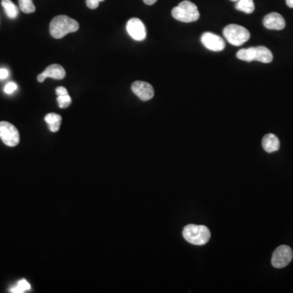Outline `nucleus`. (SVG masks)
<instances>
[{
	"mask_svg": "<svg viewBox=\"0 0 293 293\" xmlns=\"http://www.w3.org/2000/svg\"><path fill=\"white\" fill-rule=\"evenodd\" d=\"M79 29V24L68 15H60L53 18L50 23V33L56 39L64 38L69 33H74Z\"/></svg>",
	"mask_w": 293,
	"mask_h": 293,
	"instance_id": "1",
	"label": "nucleus"
},
{
	"mask_svg": "<svg viewBox=\"0 0 293 293\" xmlns=\"http://www.w3.org/2000/svg\"><path fill=\"white\" fill-rule=\"evenodd\" d=\"M183 236L186 241L194 245H206L210 240V231L203 225L189 224L183 228Z\"/></svg>",
	"mask_w": 293,
	"mask_h": 293,
	"instance_id": "2",
	"label": "nucleus"
},
{
	"mask_svg": "<svg viewBox=\"0 0 293 293\" xmlns=\"http://www.w3.org/2000/svg\"><path fill=\"white\" fill-rule=\"evenodd\" d=\"M173 17L182 22L189 23L196 21L200 18L197 6L188 0L181 2L172 10Z\"/></svg>",
	"mask_w": 293,
	"mask_h": 293,
	"instance_id": "3",
	"label": "nucleus"
},
{
	"mask_svg": "<svg viewBox=\"0 0 293 293\" xmlns=\"http://www.w3.org/2000/svg\"><path fill=\"white\" fill-rule=\"evenodd\" d=\"M223 35L229 43L236 46H241L250 38L249 31L238 24L227 25L223 29Z\"/></svg>",
	"mask_w": 293,
	"mask_h": 293,
	"instance_id": "4",
	"label": "nucleus"
},
{
	"mask_svg": "<svg viewBox=\"0 0 293 293\" xmlns=\"http://www.w3.org/2000/svg\"><path fill=\"white\" fill-rule=\"evenodd\" d=\"M0 139L5 145L15 147L20 143L19 131L12 124L0 121Z\"/></svg>",
	"mask_w": 293,
	"mask_h": 293,
	"instance_id": "5",
	"label": "nucleus"
},
{
	"mask_svg": "<svg viewBox=\"0 0 293 293\" xmlns=\"http://www.w3.org/2000/svg\"><path fill=\"white\" fill-rule=\"evenodd\" d=\"M293 258V252L288 245H281L274 252L271 264L276 268H284L291 263Z\"/></svg>",
	"mask_w": 293,
	"mask_h": 293,
	"instance_id": "6",
	"label": "nucleus"
},
{
	"mask_svg": "<svg viewBox=\"0 0 293 293\" xmlns=\"http://www.w3.org/2000/svg\"><path fill=\"white\" fill-rule=\"evenodd\" d=\"M126 29L130 37L136 41L145 39L147 32L145 25L139 18H132L129 20L126 24Z\"/></svg>",
	"mask_w": 293,
	"mask_h": 293,
	"instance_id": "7",
	"label": "nucleus"
},
{
	"mask_svg": "<svg viewBox=\"0 0 293 293\" xmlns=\"http://www.w3.org/2000/svg\"><path fill=\"white\" fill-rule=\"evenodd\" d=\"M202 44L210 51H221L225 48V41L220 36L210 32L204 33L201 36Z\"/></svg>",
	"mask_w": 293,
	"mask_h": 293,
	"instance_id": "8",
	"label": "nucleus"
},
{
	"mask_svg": "<svg viewBox=\"0 0 293 293\" xmlns=\"http://www.w3.org/2000/svg\"><path fill=\"white\" fill-rule=\"evenodd\" d=\"M131 90L143 101H148L154 96V89L151 84L143 81H136L131 86Z\"/></svg>",
	"mask_w": 293,
	"mask_h": 293,
	"instance_id": "9",
	"label": "nucleus"
},
{
	"mask_svg": "<svg viewBox=\"0 0 293 293\" xmlns=\"http://www.w3.org/2000/svg\"><path fill=\"white\" fill-rule=\"evenodd\" d=\"M66 75L64 68L60 65V64H51L50 66L43 71L42 73H40L38 76V81L39 82H44L47 77H51L54 79L61 80L64 78Z\"/></svg>",
	"mask_w": 293,
	"mask_h": 293,
	"instance_id": "10",
	"label": "nucleus"
},
{
	"mask_svg": "<svg viewBox=\"0 0 293 293\" xmlns=\"http://www.w3.org/2000/svg\"><path fill=\"white\" fill-rule=\"evenodd\" d=\"M263 24L268 29L281 30L285 29L286 23L285 18L277 12H272L265 16L263 19Z\"/></svg>",
	"mask_w": 293,
	"mask_h": 293,
	"instance_id": "11",
	"label": "nucleus"
},
{
	"mask_svg": "<svg viewBox=\"0 0 293 293\" xmlns=\"http://www.w3.org/2000/svg\"><path fill=\"white\" fill-rule=\"evenodd\" d=\"M263 147L264 150L269 153L278 151L280 148V139L274 134H267L263 139Z\"/></svg>",
	"mask_w": 293,
	"mask_h": 293,
	"instance_id": "12",
	"label": "nucleus"
},
{
	"mask_svg": "<svg viewBox=\"0 0 293 293\" xmlns=\"http://www.w3.org/2000/svg\"><path fill=\"white\" fill-rule=\"evenodd\" d=\"M256 61L262 62L265 64H269L273 60V55L269 49L266 46H260L255 47V58Z\"/></svg>",
	"mask_w": 293,
	"mask_h": 293,
	"instance_id": "13",
	"label": "nucleus"
},
{
	"mask_svg": "<svg viewBox=\"0 0 293 293\" xmlns=\"http://www.w3.org/2000/svg\"><path fill=\"white\" fill-rule=\"evenodd\" d=\"M45 121L48 124L49 129L51 132H57L58 130H60L62 117L60 115L56 113H48L45 117Z\"/></svg>",
	"mask_w": 293,
	"mask_h": 293,
	"instance_id": "14",
	"label": "nucleus"
},
{
	"mask_svg": "<svg viewBox=\"0 0 293 293\" xmlns=\"http://www.w3.org/2000/svg\"><path fill=\"white\" fill-rule=\"evenodd\" d=\"M1 4H2L5 12H6L9 18L15 19V18L17 17L19 10H18V7L14 4L13 2H11V0H2Z\"/></svg>",
	"mask_w": 293,
	"mask_h": 293,
	"instance_id": "15",
	"label": "nucleus"
},
{
	"mask_svg": "<svg viewBox=\"0 0 293 293\" xmlns=\"http://www.w3.org/2000/svg\"><path fill=\"white\" fill-rule=\"evenodd\" d=\"M236 8L246 14H251L255 10L254 0H238Z\"/></svg>",
	"mask_w": 293,
	"mask_h": 293,
	"instance_id": "16",
	"label": "nucleus"
},
{
	"mask_svg": "<svg viewBox=\"0 0 293 293\" xmlns=\"http://www.w3.org/2000/svg\"><path fill=\"white\" fill-rule=\"evenodd\" d=\"M236 57L238 58L239 60H244V61H254L255 47L241 49L236 54Z\"/></svg>",
	"mask_w": 293,
	"mask_h": 293,
	"instance_id": "17",
	"label": "nucleus"
},
{
	"mask_svg": "<svg viewBox=\"0 0 293 293\" xmlns=\"http://www.w3.org/2000/svg\"><path fill=\"white\" fill-rule=\"evenodd\" d=\"M19 7L24 13H33L36 10L35 5L33 4V0H19Z\"/></svg>",
	"mask_w": 293,
	"mask_h": 293,
	"instance_id": "18",
	"label": "nucleus"
},
{
	"mask_svg": "<svg viewBox=\"0 0 293 293\" xmlns=\"http://www.w3.org/2000/svg\"><path fill=\"white\" fill-rule=\"evenodd\" d=\"M31 289L30 285L29 282L25 280H21L17 283L16 286L14 287L11 289V293H23L29 291Z\"/></svg>",
	"mask_w": 293,
	"mask_h": 293,
	"instance_id": "19",
	"label": "nucleus"
},
{
	"mask_svg": "<svg viewBox=\"0 0 293 293\" xmlns=\"http://www.w3.org/2000/svg\"><path fill=\"white\" fill-rule=\"evenodd\" d=\"M57 102L60 108H66L72 103V99L68 95H58Z\"/></svg>",
	"mask_w": 293,
	"mask_h": 293,
	"instance_id": "20",
	"label": "nucleus"
},
{
	"mask_svg": "<svg viewBox=\"0 0 293 293\" xmlns=\"http://www.w3.org/2000/svg\"><path fill=\"white\" fill-rule=\"evenodd\" d=\"M16 89H17V85H16L15 82H8V83L5 86L4 92L6 93V94L10 95V94H12L14 91H15Z\"/></svg>",
	"mask_w": 293,
	"mask_h": 293,
	"instance_id": "21",
	"label": "nucleus"
},
{
	"mask_svg": "<svg viewBox=\"0 0 293 293\" xmlns=\"http://www.w3.org/2000/svg\"><path fill=\"white\" fill-rule=\"evenodd\" d=\"M104 0H86V6L90 9H95L99 7V2Z\"/></svg>",
	"mask_w": 293,
	"mask_h": 293,
	"instance_id": "22",
	"label": "nucleus"
},
{
	"mask_svg": "<svg viewBox=\"0 0 293 293\" xmlns=\"http://www.w3.org/2000/svg\"><path fill=\"white\" fill-rule=\"evenodd\" d=\"M55 93L57 95H68V90L66 88H64L63 86H59L58 88L55 90Z\"/></svg>",
	"mask_w": 293,
	"mask_h": 293,
	"instance_id": "23",
	"label": "nucleus"
},
{
	"mask_svg": "<svg viewBox=\"0 0 293 293\" xmlns=\"http://www.w3.org/2000/svg\"><path fill=\"white\" fill-rule=\"evenodd\" d=\"M8 71L6 68H0V79H6L8 77Z\"/></svg>",
	"mask_w": 293,
	"mask_h": 293,
	"instance_id": "24",
	"label": "nucleus"
},
{
	"mask_svg": "<svg viewBox=\"0 0 293 293\" xmlns=\"http://www.w3.org/2000/svg\"><path fill=\"white\" fill-rule=\"evenodd\" d=\"M157 0H143V2H145L146 4L152 5L156 3Z\"/></svg>",
	"mask_w": 293,
	"mask_h": 293,
	"instance_id": "25",
	"label": "nucleus"
},
{
	"mask_svg": "<svg viewBox=\"0 0 293 293\" xmlns=\"http://www.w3.org/2000/svg\"><path fill=\"white\" fill-rule=\"evenodd\" d=\"M286 3L289 7L293 8V0H286Z\"/></svg>",
	"mask_w": 293,
	"mask_h": 293,
	"instance_id": "26",
	"label": "nucleus"
},
{
	"mask_svg": "<svg viewBox=\"0 0 293 293\" xmlns=\"http://www.w3.org/2000/svg\"><path fill=\"white\" fill-rule=\"evenodd\" d=\"M231 1H233V2H237L238 0H231Z\"/></svg>",
	"mask_w": 293,
	"mask_h": 293,
	"instance_id": "27",
	"label": "nucleus"
}]
</instances>
